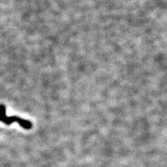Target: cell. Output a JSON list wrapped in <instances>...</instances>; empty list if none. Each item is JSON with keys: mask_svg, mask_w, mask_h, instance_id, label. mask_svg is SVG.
Masks as SVG:
<instances>
[{"mask_svg": "<svg viewBox=\"0 0 167 167\" xmlns=\"http://www.w3.org/2000/svg\"><path fill=\"white\" fill-rule=\"evenodd\" d=\"M0 121H2L6 125H10L11 123L16 121L20 125V126L23 127L26 130H29L31 128V123L29 121H26L24 119L20 118L17 116H9L8 117L6 114L5 107L3 104H0Z\"/></svg>", "mask_w": 167, "mask_h": 167, "instance_id": "1", "label": "cell"}]
</instances>
